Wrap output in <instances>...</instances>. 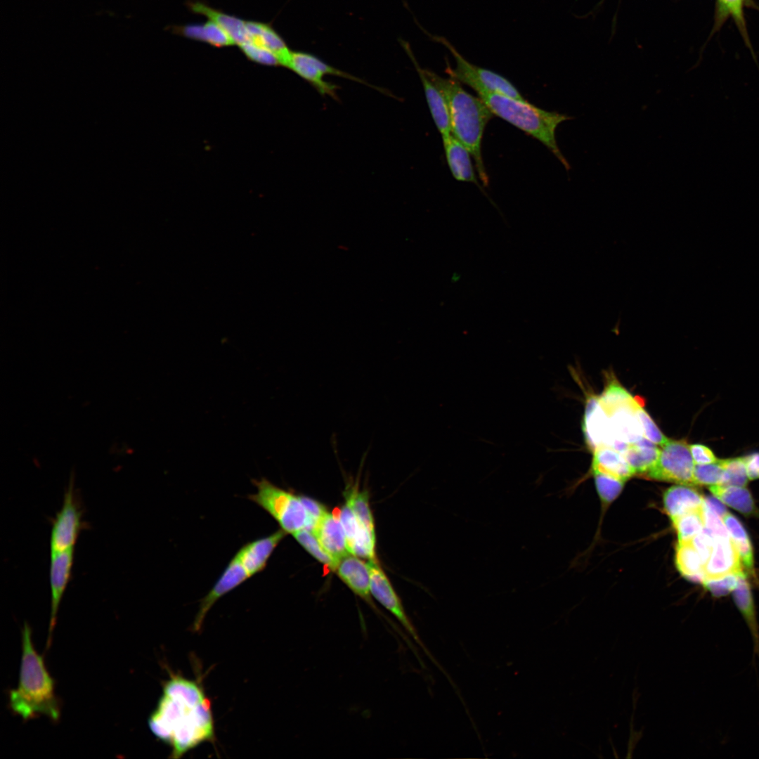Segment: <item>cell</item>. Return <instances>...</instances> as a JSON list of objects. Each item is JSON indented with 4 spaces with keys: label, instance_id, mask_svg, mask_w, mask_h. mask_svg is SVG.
I'll use <instances>...</instances> for the list:
<instances>
[{
    "label": "cell",
    "instance_id": "1",
    "mask_svg": "<svg viewBox=\"0 0 759 759\" xmlns=\"http://www.w3.org/2000/svg\"><path fill=\"white\" fill-rule=\"evenodd\" d=\"M162 695L148 719L152 733L171 748V758L214 738L211 703L196 681L172 675L163 685Z\"/></svg>",
    "mask_w": 759,
    "mask_h": 759
},
{
    "label": "cell",
    "instance_id": "2",
    "mask_svg": "<svg viewBox=\"0 0 759 759\" xmlns=\"http://www.w3.org/2000/svg\"><path fill=\"white\" fill-rule=\"evenodd\" d=\"M426 74L443 95L449 111L451 134L460 141L474 158L484 186L488 185L481 155V141L486 125L493 114L479 97L467 92L454 78H443L424 69Z\"/></svg>",
    "mask_w": 759,
    "mask_h": 759
},
{
    "label": "cell",
    "instance_id": "3",
    "mask_svg": "<svg viewBox=\"0 0 759 759\" xmlns=\"http://www.w3.org/2000/svg\"><path fill=\"white\" fill-rule=\"evenodd\" d=\"M9 704L24 720L44 715L53 721L59 719L60 703L55 694V682L49 675L43 657L32 641V630L25 623L22 631V658L18 685L11 690Z\"/></svg>",
    "mask_w": 759,
    "mask_h": 759
},
{
    "label": "cell",
    "instance_id": "4",
    "mask_svg": "<svg viewBox=\"0 0 759 759\" xmlns=\"http://www.w3.org/2000/svg\"><path fill=\"white\" fill-rule=\"evenodd\" d=\"M493 115L510 122L545 145L566 170L569 164L559 150L555 138L557 126L572 119L564 114L549 112L531 105L526 100L487 91L477 93Z\"/></svg>",
    "mask_w": 759,
    "mask_h": 759
},
{
    "label": "cell",
    "instance_id": "5",
    "mask_svg": "<svg viewBox=\"0 0 759 759\" xmlns=\"http://www.w3.org/2000/svg\"><path fill=\"white\" fill-rule=\"evenodd\" d=\"M257 491L249 500L268 513L286 533L309 527V517L299 495L283 489L266 479L254 480Z\"/></svg>",
    "mask_w": 759,
    "mask_h": 759
},
{
    "label": "cell",
    "instance_id": "6",
    "mask_svg": "<svg viewBox=\"0 0 759 759\" xmlns=\"http://www.w3.org/2000/svg\"><path fill=\"white\" fill-rule=\"evenodd\" d=\"M432 40L443 45L452 54L455 67H447L452 78L473 89L476 93L487 91L504 95L519 100H526L515 86L504 77L467 60L445 37L429 34Z\"/></svg>",
    "mask_w": 759,
    "mask_h": 759
},
{
    "label": "cell",
    "instance_id": "7",
    "mask_svg": "<svg viewBox=\"0 0 759 759\" xmlns=\"http://www.w3.org/2000/svg\"><path fill=\"white\" fill-rule=\"evenodd\" d=\"M694 467L688 443L684 439H669L662 446L656 465L647 475L653 479L696 486Z\"/></svg>",
    "mask_w": 759,
    "mask_h": 759
},
{
    "label": "cell",
    "instance_id": "8",
    "mask_svg": "<svg viewBox=\"0 0 759 759\" xmlns=\"http://www.w3.org/2000/svg\"><path fill=\"white\" fill-rule=\"evenodd\" d=\"M368 564L370 573L371 595L395 617L404 630L429 655L408 616L399 597L376 559L368 560Z\"/></svg>",
    "mask_w": 759,
    "mask_h": 759
},
{
    "label": "cell",
    "instance_id": "9",
    "mask_svg": "<svg viewBox=\"0 0 759 759\" xmlns=\"http://www.w3.org/2000/svg\"><path fill=\"white\" fill-rule=\"evenodd\" d=\"M82 528V511L75 499L72 484L67 490L62 507L52 524L50 536L51 552L74 548Z\"/></svg>",
    "mask_w": 759,
    "mask_h": 759
},
{
    "label": "cell",
    "instance_id": "10",
    "mask_svg": "<svg viewBox=\"0 0 759 759\" xmlns=\"http://www.w3.org/2000/svg\"><path fill=\"white\" fill-rule=\"evenodd\" d=\"M249 578L250 577L245 568L234 556L214 585L200 601L198 611L193 623L192 630L195 632L199 631L207 614L217 600Z\"/></svg>",
    "mask_w": 759,
    "mask_h": 759
},
{
    "label": "cell",
    "instance_id": "11",
    "mask_svg": "<svg viewBox=\"0 0 759 759\" xmlns=\"http://www.w3.org/2000/svg\"><path fill=\"white\" fill-rule=\"evenodd\" d=\"M74 548L61 552H51L49 579L51 608L48 646L51 644V634L56 623L59 605L71 576L74 563Z\"/></svg>",
    "mask_w": 759,
    "mask_h": 759
},
{
    "label": "cell",
    "instance_id": "12",
    "mask_svg": "<svg viewBox=\"0 0 759 759\" xmlns=\"http://www.w3.org/2000/svg\"><path fill=\"white\" fill-rule=\"evenodd\" d=\"M744 569L739 554L732 538H714L712 552L703 566L705 579L720 578L732 574H745Z\"/></svg>",
    "mask_w": 759,
    "mask_h": 759
},
{
    "label": "cell",
    "instance_id": "13",
    "mask_svg": "<svg viewBox=\"0 0 759 759\" xmlns=\"http://www.w3.org/2000/svg\"><path fill=\"white\" fill-rule=\"evenodd\" d=\"M339 518L345 532L349 552L368 560L376 559L375 533L358 521L346 502L340 510Z\"/></svg>",
    "mask_w": 759,
    "mask_h": 759
},
{
    "label": "cell",
    "instance_id": "14",
    "mask_svg": "<svg viewBox=\"0 0 759 759\" xmlns=\"http://www.w3.org/2000/svg\"><path fill=\"white\" fill-rule=\"evenodd\" d=\"M287 534L283 529L245 544L235 557L249 577L263 571L272 553Z\"/></svg>",
    "mask_w": 759,
    "mask_h": 759
},
{
    "label": "cell",
    "instance_id": "15",
    "mask_svg": "<svg viewBox=\"0 0 759 759\" xmlns=\"http://www.w3.org/2000/svg\"><path fill=\"white\" fill-rule=\"evenodd\" d=\"M583 429L586 441L595 449L599 446L614 448L616 441L613 437L607 415L600 406L599 397L590 395L587 398Z\"/></svg>",
    "mask_w": 759,
    "mask_h": 759
},
{
    "label": "cell",
    "instance_id": "16",
    "mask_svg": "<svg viewBox=\"0 0 759 759\" xmlns=\"http://www.w3.org/2000/svg\"><path fill=\"white\" fill-rule=\"evenodd\" d=\"M401 43L418 72L431 115L438 130L442 137L448 136L451 134L450 120L443 95L427 76L424 69L418 65L409 44L405 41H401Z\"/></svg>",
    "mask_w": 759,
    "mask_h": 759
},
{
    "label": "cell",
    "instance_id": "17",
    "mask_svg": "<svg viewBox=\"0 0 759 759\" xmlns=\"http://www.w3.org/2000/svg\"><path fill=\"white\" fill-rule=\"evenodd\" d=\"M335 571L356 595L375 608L371 600L370 573L368 563L349 553L339 561Z\"/></svg>",
    "mask_w": 759,
    "mask_h": 759
},
{
    "label": "cell",
    "instance_id": "18",
    "mask_svg": "<svg viewBox=\"0 0 759 759\" xmlns=\"http://www.w3.org/2000/svg\"><path fill=\"white\" fill-rule=\"evenodd\" d=\"M315 55L304 51H292L287 68L309 82L322 96L337 100V86L325 79V74L316 63Z\"/></svg>",
    "mask_w": 759,
    "mask_h": 759
},
{
    "label": "cell",
    "instance_id": "19",
    "mask_svg": "<svg viewBox=\"0 0 759 759\" xmlns=\"http://www.w3.org/2000/svg\"><path fill=\"white\" fill-rule=\"evenodd\" d=\"M312 532L337 564L342 557L350 553L345 532L338 517L327 512Z\"/></svg>",
    "mask_w": 759,
    "mask_h": 759
},
{
    "label": "cell",
    "instance_id": "20",
    "mask_svg": "<svg viewBox=\"0 0 759 759\" xmlns=\"http://www.w3.org/2000/svg\"><path fill=\"white\" fill-rule=\"evenodd\" d=\"M193 13L202 15L223 28L238 46L249 41L246 20L211 7L200 0L186 2Z\"/></svg>",
    "mask_w": 759,
    "mask_h": 759
},
{
    "label": "cell",
    "instance_id": "21",
    "mask_svg": "<svg viewBox=\"0 0 759 759\" xmlns=\"http://www.w3.org/2000/svg\"><path fill=\"white\" fill-rule=\"evenodd\" d=\"M246 25L249 41L271 53L278 58L280 66L287 68L292 52L281 35L270 23L247 20Z\"/></svg>",
    "mask_w": 759,
    "mask_h": 759
},
{
    "label": "cell",
    "instance_id": "22",
    "mask_svg": "<svg viewBox=\"0 0 759 759\" xmlns=\"http://www.w3.org/2000/svg\"><path fill=\"white\" fill-rule=\"evenodd\" d=\"M705 498L690 486L676 485L663 494V507L671 520L703 507Z\"/></svg>",
    "mask_w": 759,
    "mask_h": 759
},
{
    "label": "cell",
    "instance_id": "23",
    "mask_svg": "<svg viewBox=\"0 0 759 759\" xmlns=\"http://www.w3.org/2000/svg\"><path fill=\"white\" fill-rule=\"evenodd\" d=\"M446 158L453 177L479 186L469 150L451 134L442 137Z\"/></svg>",
    "mask_w": 759,
    "mask_h": 759
},
{
    "label": "cell",
    "instance_id": "24",
    "mask_svg": "<svg viewBox=\"0 0 759 759\" xmlns=\"http://www.w3.org/2000/svg\"><path fill=\"white\" fill-rule=\"evenodd\" d=\"M733 599L750 632L753 642V656H757L759 659V624L751 589L745 574L738 577L737 585L733 591Z\"/></svg>",
    "mask_w": 759,
    "mask_h": 759
},
{
    "label": "cell",
    "instance_id": "25",
    "mask_svg": "<svg viewBox=\"0 0 759 759\" xmlns=\"http://www.w3.org/2000/svg\"><path fill=\"white\" fill-rule=\"evenodd\" d=\"M592 472L602 473L625 481L635 474L625 456L609 446L593 449Z\"/></svg>",
    "mask_w": 759,
    "mask_h": 759
},
{
    "label": "cell",
    "instance_id": "26",
    "mask_svg": "<svg viewBox=\"0 0 759 759\" xmlns=\"http://www.w3.org/2000/svg\"><path fill=\"white\" fill-rule=\"evenodd\" d=\"M171 30L176 34L192 40L205 42L216 48L235 45L226 32L210 20L202 24L175 25Z\"/></svg>",
    "mask_w": 759,
    "mask_h": 759
},
{
    "label": "cell",
    "instance_id": "27",
    "mask_svg": "<svg viewBox=\"0 0 759 759\" xmlns=\"http://www.w3.org/2000/svg\"><path fill=\"white\" fill-rule=\"evenodd\" d=\"M661 453L658 446L646 438L630 443L623 454L635 474H648L656 465Z\"/></svg>",
    "mask_w": 759,
    "mask_h": 759
},
{
    "label": "cell",
    "instance_id": "28",
    "mask_svg": "<svg viewBox=\"0 0 759 759\" xmlns=\"http://www.w3.org/2000/svg\"><path fill=\"white\" fill-rule=\"evenodd\" d=\"M675 564L680 573L687 579L700 583L704 580V564L691 540H678Z\"/></svg>",
    "mask_w": 759,
    "mask_h": 759
},
{
    "label": "cell",
    "instance_id": "29",
    "mask_svg": "<svg viewBox=\"0 0 759 759\" xmlns=\"http://www.w3.org/2000/svg\"><path fill=\"white\" fill-rule=\"evenodd\" d=\"M709 489L716 498L745 515H751L755 511L752 495L745 487L713 485Z\"/></svg>",
    "mask_w": 759,
    "mask_h": 759
},
{
    "label": "cell",
    "instance_id": "30",
    "mask_svg": "<svg viewBox=\"0 0 759 759\" xmlns=\"http://www.w3.org/2000/svg\"><path fill=\"white\" fill-rule=\"evenodd\" d=\"M722 519L738 550L744 568L752 574L753 570V551L745 528L741 522L728 512L722 517Z\"/></svg>",
    "mask_w": 759,
    "mask_h": 759
},
{
    "label": "cell",
    "instance_id": "31",
    "mask_svg": "<svg viewBox=\"0 0 759 759\" xmlns=\"http://www.w3.org/2000/svg\"><path fill=\"white\" fill-rule=\"evenodd\" d=\"M704 506L672 520L678 540L690 541L704 529Z\"/></svg>",
    "mask_w": 759,
    "mask_h": 759
},
{
    "label": "cell",
    "instance_id": "32",
    "mask_svg": "<svg viewBox=\"0 0 759 759\" xmlns=\"http://www.w3.org/2000/svg\"><path fill=\"white\" fill-rule=\"evenodd\" d=\"M292 535L299 545L319 562L332 571L336 570L337 562L323 548L312 531L306 528H302Z\"/></svg>",
    "mask_w": 759,
    "mask_h": 759
},
{
    "label": "cell",
    "instance_id": "33",
    "mask_svg": "<svg viewBox=\"0 0 759 759\" xmlns=\"http://www.w3.org/2000/svg\"><path fill=\"white\" fill-rule=\"evenodd\" d=\"M346 502L358 521L369 531L375 533L368 493L365 491H359L353 488L349 491Z\"/></svg>",
    "mask_w": 759,
    "mask_h": 759
},
{
    "label": "cell",
    "instance_id": "34",
    "mask_svg": "<svg viewBox=\"0 0 759 759\" xmlns=\"http://www.w3.org/2000/svg\"><path fill=\"white\" fill-rule=\"evenodd\" d=\"M725 469L722 486L745 487L748 481L743 457L721 460Z\"/></svg>",
    "mask_w": 759,
    "mask_h": 759
},
{
    "label": "cell",
    "instance_id": "35",
    "mask_svg": "<svg viewBox=\"0 0 759 759\" xmlns=\"http://www.w3.org/2000/svg\"><path fill=\"white\" fill-rule=\"evenodd\" d=\"M725 469L721 460L706 465H695L694 476L696 486L720 485L724 479Z\"/></svg>",
    "mask_w": 759,
    "mask_h": 759
},
{
    "label": "cell",
    "instance_id": "36",
    "mask_svg": "<svg viewBox=\"0 0 759 759\" xmlns=\"http://www.w3.org/2000/svg\"><path fill=\"white\" fill-rule=\"evenodd\" d=\"M593 474L597 490L602 500L606 503L611 502L621 493L625 481L602 473Z\"/></svg>",
    "mask_w": 759,
    "mask_h": 759
},
{
    "label": "cell",
    "instance_id": "37",
    "mask_svg": "<svg viewBox=\"0 0 759 759\" xmlns=\"http://www.w3.org/2000/svg\"><path fill=\"white\" fill-rule=\"evenodd\" d=\"M746 0H718L719 22H722L729 15L735 20L739 29L747 40L746 28L743 13V6Z\"/></svg>",
    "mask_w": 759,
    "mask_h": 759
},
{
    "label": "cell",
    "instance_id": "38",
    "mask_svg": "<svg viewBox=\"0 0 759 759\" xmlns=\"http://www.w3.org/2000/svg\"><path fill=\"white\" fill-rule=\"evenodd\" d=\"M243 54L251 61L268 66H279L276 56L271 51L247 41L238 46Z\"/></svg>",
    "mask_w": 759,
    "mask_h": 759
},
{
    "label": "cell",
    "instance_id": "39",
    "mask_svg": "<svg viewBox=\"0 0 759 759\" xmlns=\"http://www.w3.org/2000/svg\"><path fill=\"white\" fill-rule=\"evenodd\" d=\"M636 411L643 429L644 437L662 447L669 439L661 432L641 404L637 406Z\"/></svg>",
    "mask_w": 759,
    "mask_h": 759
},
{
    "label": "cell",
    "instance_id": "40",
    "mask_svg": "<svg viewBox=\"0 0 759 759\" xmlns=\"http://www.w3.org/2000/svg\"><path fill=\"white\" fill-rule=\"evenodd\" d=\"M739 575H728L720 578L705 579L702 583L713 597H720L734 591L738 583Z\"/></svg>",
    "mask_w": 759,
    "mask_h": 759
},
{
    "label": "cell",
    "instance_id": "41",
    "mask_svg": "<svg viewBox=\"0 0 759 759\" xmlns=\"http://www.w3.org/2000/svg\"><path fill=\"white\" fill-rule=\"evenodd\" d=\"M705 529H706L713 538L730 537L728 530L722 519L713 510L706 505L704 506Z\"/></svg>",
    "mask_w": 759,
    "mask_h": 759
},
{
    "label": "cell",
    "instance_id": "42",
    "mask_svg": "<svg viewBox=\"0 0 759 759\" xmlns=\"http://www.w3.org/2000/svg\"><path fill=\"white\" fill-rule=\"evenodd\" d=\"M691 541L699 554L703 564H705L712 552L714 538L704 528L701 533L695 536Z\"/></svg>",
    "mask_w": 759,
    "mask_h": 759
},
{
    "label": "cell",
    "instance_id": "43",
    "mask_svg": "<svg viewBox=\"0 0 759 759\" xmlns=\"http://www.w3.org/2000/svg\"><path fill=\"white\" fill-rule=\"evenodd\" d=\"M301 500L309 517V527L312 531L319 520L327 512L324 505L319 502L306 496H300Z\"/></svg>",
    "mask_w": 759,
    "mask_h": 759
},
{
    "label": "cell",
    "instance_id": "44",
    "mask_svg": "<svg viewBox=\"0 0 759 759\" xmlns=\"http://www.w3.org/2000/svg\"><path fill=\"white\" fill-rule=\"evenodd\" d=\"M689 450L695 465H706L718 460L713 451L706 445L692 444L689 445Z\"/></svg>",
    "mask_w": 759,
    "mask_h": 759
},
{
    "label": "cell",
    "instance_id": "45",
    "mask_svg": "<svg viewBox=\"0 0 759 759\" xmlns=\"http://www.w3.org/2000/svg\"><path fill=\"white\" fill-rule=\"evenodd\" d=\"M748 480L759 479V452H753L743 457Z\"/></svg>",
    "mask_w": 759,
    "mask_h": 759
},
{
    "label": "cell",
    "instance_id": "46",
    "mask_svg": "<svg viewBox=\"0 0 759 759\" xmlns=\"http://www.w3.org/2000/svg\"><path fill=\"white\" fill-rule=\"evenodd\" d=\"M705 505L706 507L715 512L721 518L726 512H727L724 505L714 498L708 497L705 498Z\"/></svg>",
    "mask_w": 759,
    "mask_h": 759
}]
</instances>
